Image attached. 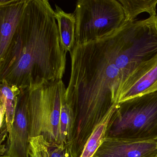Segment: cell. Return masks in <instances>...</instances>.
I'll list each match as a JSON object with an SVG mask.
<instances>
[{"instance_id": "obj_16", "label": "cell", "mask_w": 157, "mask_h": 157, "mask_svg": "<svg viewBox=\"0 0 157 157\" xmlns=\"http://www.w3.org/2000/svg\"><path fill=\"white\" fill-rule=\"evenodd\" d=\"M157 157V155H156V156H153V157Z\"/></svg>"}, {"instance_id": "obj_6", "label": "cell", "mask_w": 157, "mask_h": 157, "mask_svg": "<svg viewBox=\"0 0 157 157\" xmlns=\"http://www.w3.org/2000/svg\"><path fill=\"white\" fill-rule=\"evenodd\" d=\"M30 89H21L18 95L10 138L6 155L10 157H29V122L27 102Z\"/></svg>"}, {"instance_id": "obj_4", "label": "cell", "mask_w": 157, "mask_h": 157, "mask_svg": "<svg viewBox=\"0 0 157 157\" xmlns=\"http://www.w3.org/2000/svg\"><path fill=\"white\" fill-rule=\"evenodd\" d=\"M66 89L59 80L30 89L27 112L30 139L42 136L48 142L61 144L60 113Z\"/></svg>"}, {"instance_id": "obj_8", "label": "cell", "mask_w": 157, "mask_h": 157, "mask_svg": "<svg viewBox=\"0 0 157 157\" xmlns=\"http://www.w3.org/2000/svg\"><path fill=\"white\" fill-rule=\"evenodd\" d=\"M28 0H1L0 57L9 46L21 19Z\"/></svg>"}, {"instance_id": "obj_1", "label": "cell", "mask_w": 157, "mask_h": 157, "mask_svg": "<svg viewBox=\"0 0 157 157\" xmlns=\"http://www.w3.org/2000/svg\"><path fill=\"white\" fill-rule=\"evenodd\" d=\"M66 97L78 107L71 142L81 153L95 128L118 104L124 85L136 71L133 58L113 36L75 45Z\"/></svg>"}, {"instance_id": "obj_11", "label": "cell", "mask_w": 157, "mask_h": 157, "mask_svg": "<svg viewBox=\"0 0 157 157\" xmlns=\"http://www.w3.org/2000/svg\"><path fill=\"white\" fill-rule=\"evenodd\" d=\"M29 152L30 157H73L70 145L51 143L42 136L30 139Z\"/></svg>"}, {"instance_id": "obj_3", "label": "cell", "mask_w": 157, "mask_h": 157, "mask_svg": "<svg viewBox=\"0 0 157 157\" xmlns=\"http://www.w3.org/2000/svg\"><path fill=\"white\" fill-rule=\"evenodd\" d=\"M106 138L157 141V91L118 103L108 122Z\"/></svg>"}, {"instance_id": "obj_13", "label": "cell", "mask_w": 157, "mask_h": 157, "mask_svg": "<svg viewBox=\"0 0 157 157\" xmlns=\"http://www.w3.org/2000/svg\"><path fill=\"white\" fill-rule=\"evenodd\" d=\"M123 7L125 22L135 21L136 17L143 12L147 13L150 17L157 15V0H119Z\"/></svg>"}, {"instance_id": "obj_15", "label": "cell", "mask_w": 157, "mask_h": 157, "mask_svg": "<svg viewBox=\"0 0 157 157\" xmlns=\"http://www.w3.org/2000/svg\"><path fill=\"white\" fill-rule=\"evenodd\" d=\"M1 157H10V156H8L7 155H3L2 156H1Z\"/></svg>"}, {"instance_id": "obj_7", "label": "cell", "mask_w": 157, "mask_h": 157, "mask_svg": "<svg viewBox=\"0 0 157 157\" xmlns=\"http://www.w3.org/2000/svg\"><path fill=\"white\" fill-rule=\"evenodd\" d=\"M157 155V141H128L105 138L94 157H152Z\"/></svg>"}, {"instance_id": "obj_14", "label": "cell", "mask_w": 157, "mask_h": 157, "mask_svg": "<svg viewBox=\"0 0 157 157\" xmlns=\"http://www.w3.org/2000/svg\"><path fill=\"white\" fill-rule=\"evenodd\" d=\"M114 110L109 113L95 128L87 140L80 157H94L96 151L106 138L108 122Z\"/></svg>"}, {"instance_id": "obj_10", "label": "cell", "mask_w": 157, "mask_h": 157, "mask_svg": "<svg viewBox=\"0 0 157 157\" xmlns=\"http://www.w3.org/2000/svg\"><path fill=\"white\" fill-rule=\"evenodd\" d=\"M55 10L61 46L70 53L76 45V20L74 13H67L57 5Z\"/></svg>"}, {"instance_id": "obj_9", "label": "cell", "mask_w": 157, "mask_h": 157, "mask_svg": "<svg viewBox=\"0 0 157 157\" xmlns=\"http://www.w3.org/2000/svg\"><path fill=\"white\" fill-rule=\"evenodd\" d=\"M156 91H157V62L138 78L123 88L118 103Z\"/></svg>"}, {"instance_id": "obj_12", "label": "cell", "mask_w": 157, "mask_h": 157, "mask_svg": "<svg viewBox=\"0 0 157 157\" xmlns=\"http://www.w3.org/2000/svg\"><path fill=\"white\" fill-rule=\"evenodd\" d=\"M0 82V101L1 104L3 105L5 108L8 141L10 138L12 126L14 121L18 95L20 94L21 90L15 86H10L5 81Z\"/></svg>"}, {"instance_id": "obj_5", "label": "cell", "mask_w": 157, "mask_h": 157, "mask_svg": "<svg viewBox=\"0 0 157 157\" xmlns=\"http://www.w3.org/2000/svg\"><path fill=\"white\" fill-rule=\"evenodd\" d=\"M76 17V44L102 39L125 24L122 5L116 0H79Z\"/></svg>"}, {"instance_id": "obj_2", "label": "cell", "mask_w": 157, "mask_h": 157, "mask_svg": "<svg viewBox=\"0 0 157 157\" xmlns=\"http://www.w3.org/2000/svg\"><path fill=\"white\" fill-rule=\"evenodd\" d=\"M66 55L49 1L28 0L12 39L0 57V82L21 90L62 80Z\"/></svg>"}]
</instances>
